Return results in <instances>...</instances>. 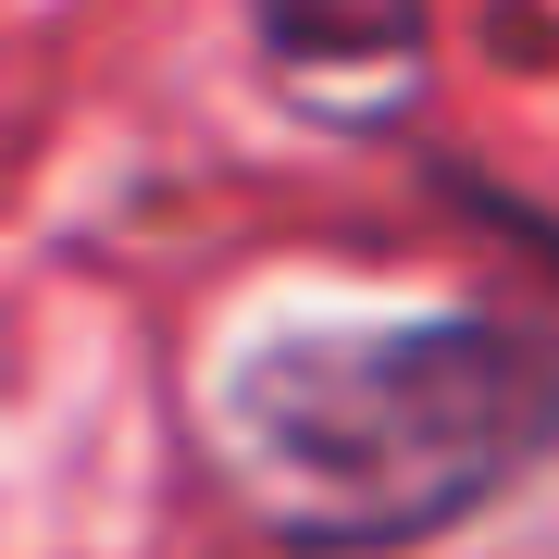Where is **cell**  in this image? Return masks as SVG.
Returning <instances> with one entry per match:
<instances>
[{
  "instance_id": "1",
  "label": "cell",
  "mask_w": 559,
  "mask_h": 559,
  "mask_svg": "<svg viewBox=\"0 0 559 559\" xmlns=\"http://www.w3.org/2000/svg\"><path fill=\"white\" fill-rule=\"evenodd\" d=\"M212 460L299 559H399L485 522L559 460L547 311H336L261 323L212 373Z\"/></svg>"
},
{
  "instance_id": "2",
  "label": "cell",
  "mask_w": 559,
  "mask_h": 559,
  "mask_svg": "<svg viewBox=\"0 0 559 559\" xmlns=\"http://www.w3.org/2000/svg\"><path fill=\"white\" fill-rule=\"evenodd\" d=\"M249 38L286 87H373L436 50V0H249Z\"/></svg>"
}]
</instances>
